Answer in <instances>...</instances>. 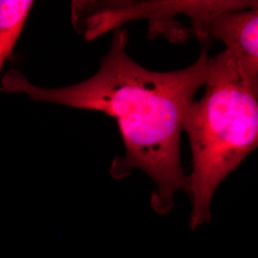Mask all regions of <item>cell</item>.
Returning <instances> with one entry per match:
<instances>
[{
    "label": "cell",
    "instance_id": "obj_1",
    "mask_svg": "<svg viewBox=\"0 0 258 258\" xmlns=\"http://www.w3.org/2000/svg\"><path fill=\"white\" fill-rule=\"evenodd\" d=\"M127 42V30L115 31L100 69L82 83L44 88L30 83L18 70H11L3 77L0 90L110 116L119 125L125 148L123 156L113 160L111 176L120 180L135 169L144 171L156 186L151 194L152 209L166 214L174 207L175 194L188 189V177L181 162L182 120L207 81L209 48L205 47L186 68L157 72L129 56Z\"/></svg>",
    "mask_w": 258,
    "mask_h": 258
},
{
    "label": "cell",
    "instance_id": "obj_2",
    "mask_svg": "<svg viewBox=\"0 0 258 258\" xmlns=\"http://www.w3.org/2000/svg\"><path fill=\"white\" fill-rule=\"evenodd\" d=\"M205 85L202 99L189 103L182 120L192 154L186 192L192 231L211 220L217 187L258 144V83L230 51L210 57Z\"/></svg>",
    "mask_w": 258,
    "mask_h": 258
},
{
    "label": "cell",
    "instance_id": "obj_3",
    "mask_svg": "<svg viewBox=\"0 0 258 258\" xmlns=\"http://www.w3.org/2000/svg\"><path fill=\"white\" fill-rule=\"evenodd\" d=\"M244 1H74L72 19L76 29L85 39L92 40L105 32L129 20L149 18L155 26L161 23L160 33L166 34L174 41L173 32L181 39L187 38V33L180 23H176V15H186L192 21L194 36L199 37L202 28L210 17L226 10L241 8Z\"/></svg>",
    "mask_w": 258,
    "mask_h": 258
},
{
    "label": "cell",
    "instance_id": "obj_4",
    "mask_svg": "<svg viewBox=\"0 0 258 258\" xmlns=\"http://www.w3.org/2000/svg\"><path fill=\"white\" fill-rule=\"evenodd\" d=\"M257 31V7L226 10L207 20L201 41L221 40L249 80L258 83Z\"/></svg>",
    "mask_w": 258,
    "mask_h": 258
},
{
    "label": "cell",
    "instance_id": "obj_5",
    "mask_svg": "<svg viewBox=\"0 0 258 258\" xmlns=\"http://www.w3.org/2000/svg\"><path fill=\"white\" fill-rule=\"evenodd\" d=\"M34 2L0 0V73L23 30Z\"/></svg>",
    "mask_w": 258,
    "mask_h": 258
}]
</instances>
